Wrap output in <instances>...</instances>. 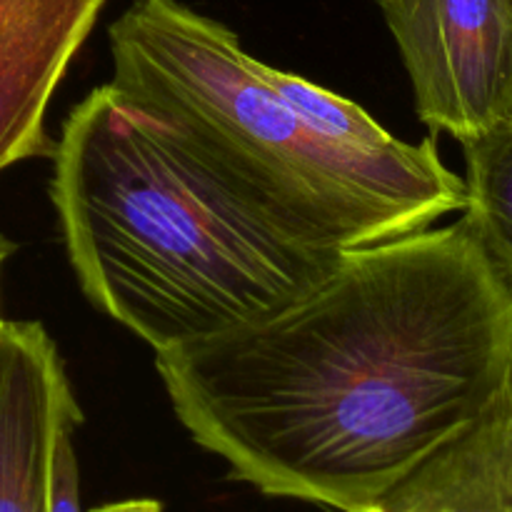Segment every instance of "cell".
Instances as JSON below:
<instances>
[{"label":"cell","mask_w":512,"mask_h":512,"mask_svg":"<svg viewBox=\"0 0 512 512\" xmlns=\"http://www.w3.org/2000/svg\"><path fill=\"white\" fill-rule=\"evenodd\" d=\"M155 370L233 478L373 512L512 388V288L460 218L345 250L303 295Z\"/></svg>","instance_id":"6da1fadb"},{"label":"cell","mask_w":512,"mask_h":512,"mask_svg":"<svg viewBox=\"0 0 512 512\" xmlns=\"http://www.w3.org/2000/svg\"><path fill=\"white\" fill-rule=\"evenodd\" d=\"M83 413L40 323H0V512H48L55 445Z\"/></svg>","instance_id":"5b68a950"},{"label":"cell","mask_w":512,"mask_h":512,"mask_svg":"<svg viewBox=\"0 0 512 512\" xmlns=\"http://www.w3.org/2000/svg\"><path fill=\"white\" fill-rule=\"evenodd\" d=\"M373 512H512V388Z\"/></svg>","instance_id":"52a82bcc"},{"label":"cell","mask_w":512,"mask_h":512,"mask_svg":"<svg viewBox=\"0 0 512 512\" xmlns=\"http://www.w3.org/2000/svg\"><path fill=\"white\" fill-rule=\"evenodd\" d=\"M8 253H10V245L0 238V265H3V260L8 258ZM0 323H3V315H0Z\"/></svg>","instance_id":"8fae6325"},{"label":"cell","mask_w":512,"mask_h":512,"mask_svg":"<svg viewBox=\"0 0 512 512\" xmlns=\"http://www.w3.org/2000/svg\"><path fill=\"white\" fill-rule=\"evenodd\" d=\"M268 78L313 128L338 143L353 145L360 150H390L400 143V138L390 135L358 103L333 93V90H325L300 75L285 73V70L270 68V65Z\"/></svg>","instance_id":"9c48e42d"},{"label":"cell","mask_w":512,"mask_h":512,"mask_svg":"<svg viewBox=\"0 0 512 512\" xmlns=\"http://www.w3.org/2000/svg\"><path fill=\"white\" fill-rule=\"evenodd\" d=\"M105 0H0V173L53 155L45 115Z\"/></svg>","instance_id":"8992f818"},{"label":"cell","mask_w":512,"mask_h":512,"mask_svg":"<svg viewBox=\"0 0 512 512\" xmlns=\"http://www.w3.org/2000/svg\"><path fill=\"white\" fill-rule=\"evenodd\" d=\"M510 5H512V0H510Z\"/></svg>","instance_id":"7c38bea8"},{"label":"cell","mask_w":512,"mask_h":512,"mask_svg":"<svg viewBox=\"0 0 512 512\" xmlns=\"http://www.w3.org/2000/svg\"><path fill=\"white\" fill-rule=\"evenodd\" d=\"M75 425L60 433L53 455L48 488V512H83L80 510V478L75 458Z\"/></svg>","instance_id":"30bf717a"},{"label":"cell","mask_w":512,"mask_h":512,"mask_svg":"<svg viewBox=\"0 0 512 512\" xmlns=\"http://www.w3.org/2000/svg\"><path fill=\"white\" fill-rule=\"evenodd\" d=\"M113 85L158 120L235 198L293 238L363 248L465 208L433 138L390 150L338 143L270 83L268 65L180 0H133L110 25Z\"/></svg>","instance_id":"3957f363"},{"label":"cell","mask_w":512,"mask_h":512,"mask_svg":"<svg viewBox=\"0 0 512 512\" xmlns=\"http://www.w3.org/2000/svg\"><path fill=\"white\" fill-rule=\"evenodd\" d=\"M463 220L512 288V120L463 140Z\"/></svg>","instance_id":"ba28073f"},{"label":"cell","mask_w":512,"mask_h":512,"mask_svg":"<svg viewBox=\"0 0 512 512\" xmlns=\"http://www.w3.org/2000/svg\"><path fill=\"white\" fill-rule=\"evenodd\" d=\"M50 198L85 298L155 353L298 298L343 255L235 198L110 83L65 118Z\"/></svg>","instance_id":"7a4b0ae2"},{"label":"cell","mask_w":512,"mask_h":512,"mask_svg":"<svg viewBox=\"0 0 512 512\" xmlns=\"http://www.w3.org/2000/svg\"><path fill=\"white\" fill-rule=\"evenodd\" d=\"M415 110L433 133L468 140L512 120L510 0H378Z\"/></svg>","instance_id":"277c9868"}]
</instances>
